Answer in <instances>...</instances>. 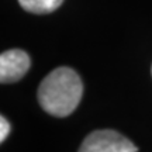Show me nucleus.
Returning a JSON list of instances; mask_svg holds the SVG:
<instances>
[{"instance_id": "1", "label": "nucleus", "mask_w": 152, "mask_h": 152, "mask_svg": "<svg viewBox=\"0 0 152 152\" xmlns=\"http://www.w3.org/2000/svg\"><path fill=\"white\" fill-rule=\"evenodd\" d=\"M83 94V83L73 69L61 66L48 73L39 83L38 103L55 117H66L75 111Z\"/></svg>"}, {"instance_id": "2", "label": "nucleus", "mask_w": 152, "mask_h": 152, "mask_svg": "<svg viewBox=\"0 0 152 152\" xmlns=\"http://www.w3.org/2000/svg\"><path fill=\"white\" fill-rule=\"evenodd\" d=\"M79 152H138V148L117 131L99 130L83 140Z\"/></svg>"}, {"instance_id": "3", "label": "nucleus", "mask_w": 152, "mask_h": 152, "mask_svg": "<svg viewBox=\"0 0 152 152\" xmlns=\"http://www.w3.org/2000/svg\"><path fill=\"white\" fill-rule=\"evenodd\" d=\"M30 56L21 49H10L0 55V80L14 83L20 80L30 69Z\"/></svg>"}, {"instance_id": "4", "label": "nucleus", "mask_w": 152, "mask_h": 152, "mask_svg": "<svg viewBox=\"0 0 152 152\" xmlns=\"http://www.w3.org/2000/svg\"><path fill=\"white\" fill-rule=\"evenodd\" d=\"M23 9L34 14H48L55 11L64 0H18Z\"/></svg>"}, {"instance_id": "5", "label": "nucleus", "mask_w": 152, "mask_h": 152, "mask_svg": "<svg viewBox=\"0 0 152 152\" xmlns=\"http://www.w3.org/2000/svg\"><path fill=\"white\" fill-rule=\"evenodd\" d=\"M9 132H10V124H9V121L1 115L0 117V141L3 142L9 137Z\"/></svg>"}, {"instance_id": "6", "label": "nucleus", "mask_w": 152, "mask_h": 152, "mask_svg": "<svg viewBox=\"0 0 152 152\" xmlns=\"http://www.w3.org/2000/svg\"><path fill=\"white\" fill-rule=\"evenodd\" d=\"M151 72H152V69H151Z\"/></svg>"}]
</instances>
